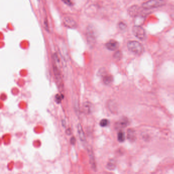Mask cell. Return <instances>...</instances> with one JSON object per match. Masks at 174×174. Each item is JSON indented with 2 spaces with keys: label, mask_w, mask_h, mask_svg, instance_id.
<instances>
[{
  "label": "cell",
  "mask_w": 174,
  "mask_h": 174,
  "mask_svg": "<svg viewBox=\"0 0 174 174\" xmlns=\"http://www.w3.org/2000/svg\"><path fill=\"white\" fill-rule=\"evenodd\" d=\"M96 33L94 27L89 26L86 29V40L90 47H94L96 42Z\"/></svg>",
  "instance_id": "1"
},
{
  "label": "cell",
  "mask_w": 174,
  "mask_h": 174,
  "mask_svg": "<svg viewBox=\"0 0 174 174\" xmlns=\"http://www.w3.org/2000/svg\"><path fill=\"white\" fill-rule=\"evenodd\" d=\"M127 48L130 52L135 54H141L144 51L142 45L136 41H130L127 44Z\"/></svg>",
  "instance_id": "2"
},
{
  "label": "cell",
  "mask_w": 174,
  "mask_h": 174,
  "mask_svg": "<svg viewBox=\"0 0 174 174\" xmlns=\"http://www.w3.org/2000/svg\"><path fill=\"white\" fill-rule=\"evenodd\" d=\"M166 2L164 0H150L142 4V7L146 9L155 8L164 6Z\"/></svg>",
  "instance_id": "3"
},
{
  "label": "cell",
  "mask_w": 174,
  "mask_h": 174,
  "mask_svg": "<svg viewBox=\"0 0 174 174\" xmlns=\"http://www.w3.org/2000/svg\"><path fill=\"white\" fill-rule=\"evenodd\" d=\"M53 71L57 85L58 86L59 91L62 92L64 90V83L62 81L61 71L59 70L57 65L55 64H54L53 65Z\"/></svg>",
  "instance_id": "4"
},
{
  "label": "cell",
  "mask_w": 174,
  "mask_h": 174,
  "mask_svg": "<svg viewBox=\"0 0 174 174\" xmlns=\"http://www.w3.org/2000/svg\"><path fill=\"white\" fill-rule=\"evenodd\" d=\"M133 33L137 39L140 40H144L146 37V32L144 29L141 26L135 25L133 27Z\"/></svg>",
  "instance_id": "5"
},
{
  "label": "cell",
  "mask_w": 174,
  "mask_h": 174,
  "mask_svg": "<svg viewBox=\"0 0 174 174\" xmlns=\"http://www.w3.org/2000/svg\"><path fill=\"white\" fill-rule=\"evenodd\" d=\"M87 152L89 154V163L91 165V167L94 171H96V163H95V158L94 156V152L91 146H89L87 148Z\"/></svg>",
  "instance_id": "6"
},
{
  "label": "cell",
  "mask_w": 174,
  "mask_h": 174,
  "mask_svg": "<svg viewBox=\"0 0 174 174\" xmlns=\"http://www.w3.org/2000/svg\"><path fill=\"white\" fill-rule=\"evenodd\" d=\"M63 23L65 27L69 28L74 29L77 27L76 22L70 17H65L63 20Z\"/></svg>",
  "instance_id": "7"
},
{
  "label": "cell",
  "mask_w": 174,
  "mask_h": 174,
  "mask_svg": "<svg viewBox=\"0 0 174 174\" xmlns=\"http://www.w3.org/2000/svg\"><path fill=\"white\" fill-rule=\"evenodd\" d=\"M119 43L116 40H110L107 42L105 46L108 50L110 51H115L119 48Z\"/></svg>",
  "instance_id": "8"
},
{
  "label": "cell",
  "mask_w": 174,
  "mask_h": 174,
  "mask_svg": "<svg viewBox=\"0 0 174 174\" xmlns=\"http://www.w3.org/2000/svg\"><path fill=\"white\" fill-rule=\"evenodd\" d=\"M128 12L131 16L136 17L139 14V12H140V8L138 6H137L136 5H134L129 9Z\"/></svg>",
  "instance_id": "9"
},
{
  "label": "cell",
  "mask_w": 174,
  "mask_h": 174,
  "mask_svg": "<svg viewBox=\"0 0 174 174\" xmlns=\"http://www.w3.org/2000/svg\"><path fill=\"white\" fill-rule=\"evenodd\" d=\"M77 131L78 133V135H79V138L81 141L84 142L86 141V137L84 132L83 128H82V126L80 124H78L77 126Z\"/></svg>",
  "instance_id": "10"
},
{
  "label": "cell",
  "mask_w": 174,
  "mask_h": 174,
  "mask_svg": "<svg viewBox=\"0 0 174 174\" xmlns=\"http://www.w3.org/2000/svg\"><path fill=\"white\" fill-rule=\"evenodd\" d=\"M83 110L84 113L86 114H90L93 110V106L91 103L86 102L83 104Z\"/></svg>",
  "instance_id": "11"
},
{
  "label": "cell",
  "mask_w": 174,
  "mask_h": 174,
  "mask_svg": "<svg viewBox=\"0 0 174 174\" xmlns=\"http://www.w3.org/2000/svg\"><path fill=\"white\" fill-rule=\"evenodd\" d=\"M116 167V161L113 159H111L107 164V168L110 170L113 169Z\"/></svg>",
  "instance_id": "12"
},
{
  "label": "cell",
  "mask_w": 174,
  "mask_h": 174,
  "mask_svg": "<svg viewBox=\"0 0 174 174\" xmlns=\"http://www.w3.org/2000/svg\"><path fill=\"white\" fill-rule=\"evenodd\" d=\"M113 81V78L111 76L106 75L103 77V82L104 83L108 85L110 84Z\"/></svg>",
  "instance_id": "13"
},
{
  "label": "cell",
  "mask_w": 174,
  "mask_h": 174,
  "mask_svg": "<svg viewBox=\"0 0 174 174\" xmlns=\"http://www.w3.org/2000/svg\"><path fill=\"white\" fill-rule=\"evenodd\" d=\"M125 134L123 131H119L117 134V139L120 142H123L125 141Z\"/></svg>",
  "instance_id": "14"
},
{
  "label": "cell",
  "mask_w": 174,
  "mask_h": 174,
  "mask_svg": "<svg viewBox=\"0 0 174 174\" xmlns=\"http://www.w3.org/2000/svg\"><path fill=\"white\" fill-rule=\"evenodd\" d=\"M127 121L126 120V119L122 120L121 121H120L117 124V126L118 127H125L127 124Z\"/></svg>",
  "instance_id": "15"
},
{
  "label": "cell",
  "mask_w": 174,
  "mask_h": 174,
  "mask_svg": "<svg viewBox=\"0 0 174 174\" xmlns=\"http://www.w3.org/2000/svg\"><path fill=\"white\" fill-rule=\"evenodd\" d=\"M128 139L133 140L135 138V133H134V131L131 129H130L128 131Z\"/></svg>",
  "instance_id": "16"
},
{
  "label": "cell",
  "mask_w": 174,
  "mask_h": 174,
  "mask_svg": "<svg viewBox=\"0 0 174 174\" xmlns=\"http://www.w3.org/2000/svg\"><path fill=\"white\" fill-rule=\"evenodd\" d=\"M109 122L108 120L107 119H103L101 121L100 123V125L101 127H106L109 124Z\"/></svg>",
  "instance_id": "17"
},
{
  "label": "cell",
  "mask_w": 174,
  "mask_h": 174,
  "mask_svg": "<svg viewBox=\"0 0 174 174\" xmlns=\"http://www.w3.org/2000/svg\"><path fill=\"white\" fill-rule=\"evenodd\" d=\"M122 52L120 51H117V52L114 53V54L113 57L115 59H120L122 57Z\"/></svg>",
  "instance_id": "18"
},
{
  "label": "cell",
  "mask_w": 174,
  "mask_h": 174,
  "mask_svg": "<svg viewBox=\"0 0 174 174\" xmlns=\"http://www.w3.org/2000/svg\"><path fill=\"white\" fill-rule=\"evenodd\" d=\"M119 28L121 30H125V29L126 28L127 25H126V24L125 23H124V22H120V23H119Z\"/></svg>",
  "instance_id": "19"
},
{
  "label": "cell",
  "mask_w": 174,
  "mask_h": 174,
  "mask_svg": "<svg viewBox=\"0 0 174 174\" xmlns=\"http://www.w3.org/2000/svg\"><path fill=\"white\" fill-rule=\"evenodd\" d=\"M56 101L57 103H61V100H62V98H61V95H56Z\"/></svg>",
  "instance_id": "20"
},
{
  "label": "cell",
  "mask_w": 174,
  "mask_h": 174,
  "mask_svg": "<svg viewBox=\"0 0 174 174\" xmlns=\"http://www.w3.org/2000/svg\"><path fill=\"white\" fill-rule=\"evenodd\" d=\"M62 1L64 3L67 4V5L70 6L72 5V1L71 0H62Z\"/></svg>",
  "instance_id": "21"
},
{
  "label": "cell",
  "mask_w": 174,
  "mask_h": 174,
  "mask_svg": "<svg viewBox=\"0 0 174 174\" xmlns=\"http://www.w3.org/2000/svg\"><path fill=\"white\" fill-rule=\"evenodd\" d=\"M70 143L72 144L73 145H74L76 143V138L75 137H72L70 138Z\"/></svg>",
  "instance_id": "22"
},
{
  "label": "cell",
  "mask_w": 174,
  "mask_h": 174,
  "mask_svg": "<svg viewBox=\"0 0 174 174\" xmlns=\"http://www.w3.org/2000/svg\"><path fill=\"white\" fill-rule=\"evenodd\" d=\"M45 29H46L47 31H48L49 27H48V22H47V19H45Z\"/></svg>",
  "instance_id": "23"
},
{
  "label": "cell",
  "mask_w": 174,
  "mask_h": 174,
  "mask_svg": "<svg viewBox=\"0 0 174 174\" xmlns=\"http://www.w3.org/2000/svg\"><path fill=\"white\" fill-rule=\"evenodd\" d=\"M65 133L66 134H67V135H70L71 134V130H70V129H67L65 131Z\"/></svg>",
  "instance_id": "24"
}]
</instances>
